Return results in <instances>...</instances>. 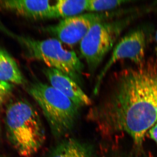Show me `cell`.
Wrapping results in <instances>:
<instances>
[{"label":"cell","instance_id":"cell-1","mask_svg":"<svg viewBox=\"0 0 157 157\" xmlns=\"http://www.w3.org/2000/svg\"><path fill=\"white\" fill-rule=\"evenodd\" d=\"M137 65L119 73L109 95L87 118L103 136L125 132L140 146L157 122V58Z\"/></svg>","mask_w":157,"mask_h":157},{"label":"cell","instance_id":"cell-2","mask_svg":"<svg viewBox=\"0 0 157 157\" xmlns=\"http://www.w3.org/2000/svg\"><path fill=\"white\" fill-rule=\"evenodd\" d=\"M6 124L9 142L21 156L33 157L45 143V130L41 118L28 101L19 100L8 105Z\"/></svg>","mask_w":157,"mask_h":157},{"label":"cell","instance_id":"cell-3","mask_svg":"<svg viewBox=\"0 0 157 157\" xmlns=\"http://www.w3.org/2000/svg\"><path fill=\"white\" fill-rule=\"evenodd\" d=\"M27 91L42 109L54 137L63 139L73 132L80 108L60 92L41 82L31 83Z\"/></svg>","mask_w":157,"mask_h":157},{"label":"cell","instance_id":"cell-4","mask_svg":"<svg viewBox=\"0 0 157 157\" xmlns=\"http://www.w3.org/2000/svg\"><path fill=\"white\" fill-rule=\"evenodd\" d=\"M17 39L29 58L45 63L47 67L58 70L76 82H82L83 64L73 51L65 49L55 38L37 40L28 36L9 33Z\"/></svg>","mask_w":157,"mask_h":157},{"label":"cell","instance_id":"cell-5","mask_svg":"<svg viewBox=\"0 0 157 157\" xmlns=\"http://www.w3.org/2000/svg\"><path fill=\"white\" fill-rule=\"evenodd\" d=\"M133 17L98 23L81 40L80 53L91 73L95 72L100 66Z\"/></svg>","mask_w":157,"mask_h":157},{"label":"cell","instance_id":"cell-6","mask_svg":"<svg viewBox=\"0 0 157 157\" xmlns=\"http://www.w3.org/2000/svg\"><path fill=\"white\" fill-rule=\"evenodd\" d=\"M121 14L120 11L81 14L63 19L56 24L47 26L43 29L62 43L73 45L81 42L96 24L110 20Z\"/></svg>","mask_w":157,"mask_h":157},{"label":"cell","instance_id":"cell-7","mask_svg":"<svg viewBox=\"0 0 157 157\" xmlns=\"http://www.w3.org/2000/svg\"><path fill=\"white\" fill-rule=\"evenodd\" d=\"M147 43L146 35L141 29L130 32L117 42L109 60L99 73L94 87V94H98L102 81L107 72L118 61L129 59L138 64L144 60Z\"/></svg>","mask_w":157,"mask_h":157},{"label":"cell","instance_id":"cell-8","mask_svg":"<svg viewBox=\"0 0 157 157\" xmlns=\"http://www.w3.org/2000/svg\"><path fill=\"white\" fill-rule=\"evenodd\" d=\"M43 73L52 87L63 94L79 108L90 106L91 100L76 81L63 72L45 67Z\"/></svg>","mask_w":157,"mask_h":157},{"label":"cell","instance_id":"cell-9","mask_svg":"<svg viewBox=\"0 0 157 157\" xmlns=\"http://www.w3.org/2000/svg\"><path fill=\"white\" fill-rule=\"evenodd\" d=\"M52 6L49 1H0V9L35 20L50 19Z\"/></svg>","mask_w":157,"mask_h":157},{"label":"cell","instance_id":"cell-10","mask_svg":"<svg viewBox=\"0 0 157 157\" xmlns=\"http://www.w3.org/2000/svg\"><path fill=\"white\" fill-rule=\"evenodd\" d=\"M44 157H97V155L91 144L65 137L51 147Z\"/></svg>","mask_w":157,"mask_h":157},{"label":"cell","instance_id":"cell-11","mask_svg":"<svg viewBox=\"0 0 157 157\" xmlns=\"http://www.w3.org/2000/svg\"><path fill=\"white\" fill-rule=\"evenodd\" d=\"M89 0H59L52 5L50 19L68 18L87 11Z\"/></svg>","mask_w":157,"mask_h":157},{"label":"cell","instance_id":"cell-12","mask_svg":"<svg viewBox=\"0 0 157 157\" xmlns=\"http://www.w3.org/2000/svg\"><path fill=\"white\" fill-rule=\"evenodd\" d=\"M0 81L21 84L23 76L13 58L6 51L0 48Z\"/></svg>","mask_w":157,"mask_h":157},{"label":"cell","instance_id":"cell-13","mask_svg":"<svg viewBox=\"0 0 157 157\" xmlns=\"http://www.w3.org/2000/svg\"><path fill=\"white\" fill-rule=\"evenodd\" d=\"M127 2H130V1L121 0H89L87 11H90V12L110 11Z\"/></svg>","mask_w":157,"mask_h":157},{"label":"cell","instance_id":"cell-14","mask_svg":"<svg viewBox=\"0 0 157 157\" xmlns=\"http://www.w3.org/2000/svg\"><path fill=\"white\" fill-rule=\"evenodd\" d=\"M12 91V85L7 82L0 81V105L5 103Z\"/></svg>","mask_w":157,"mask_h":157},{"label":"cell","instance_id":"cell-15","mask_svg":"<svg viewBox=\"0 0 157 157\" xmlns=\"http://www.w3.org/2000/svg\"><path fill=\"white\" fill-rule=\"evenodd\" d=\"M150 136L157 144V122L149 129Z\"/></svg>","mask_w":157,"mask_h":157},{"label":"cell","instance_id":"cell-16","mask_svg":"<svg viewBox=\"0 0 157 157\" xmlns=\"http://www.w3.org/2000/svg\"><path fill=\"white\" fill-rule=\"evenodd\" d=\"M116 157H142L141 156H140L139 155H121L117 156Z\"/></svg>","mask_w":157,"mask_h":157},{"label":"cell","instance_id":"cell-17","mask_svg":"<svg viewBox=\"0 0 157 157\" xmlns=\"http://www.w3.org/2000/svg\"><path fill=\"white\" fill-rule=\"evenodd\" d=\"M155 41L156 45V48L157 49V30L156 32L155 35Z\"/></svg>","mask_w":157,"mask_h":157}]
</instances>
